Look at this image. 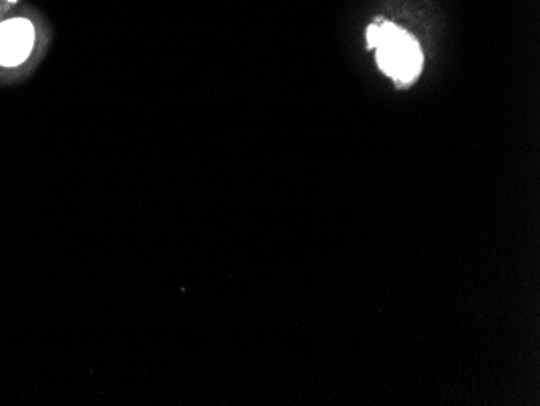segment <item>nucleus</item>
<instances>
[{"label": "nucleus", "instance_id": "obj_3", "mask_svg": "<svg viewBox=\"0 0 540 406\" xmlns=\"http://www.w3.org/2000/svg\"><path fill=\"white\" fill-rule=\"evenodd\" d=\"M10 4H15V2H17V0H9Z\"/></svg>", "mask_w": 540, "mask_h": 406}, {"label": "nucleus", "instance_id": "obj_1", "mask_svg": "<svg viewBox=\"0 0 540 406\" xmlns=\"http://www.w3.org/2000/svg\"><path fill=\"white\" fill-rule=\"evenodd\" d=\"M368 46L376 49L380 70L398 83H410L421 72V47L413 36L393 23L369 26Z\"/></svg>", "mask_w": 540, "mask_h": 406}, {"label": "nucleus", "instance_id": "obj_2", "mask_svg": "<svg viewBox=\"0 0 540 406\" xmlns=\"http://www.w3.org/2000/svg\"><path fill=\"white\" fill-rule=\"evenodd\" d=\"M34 47V26L26 18H10L0 23V67L25 64Z\"/></svg>", "mask_w": 540, "mask_h": 406}]
</instances>
